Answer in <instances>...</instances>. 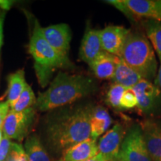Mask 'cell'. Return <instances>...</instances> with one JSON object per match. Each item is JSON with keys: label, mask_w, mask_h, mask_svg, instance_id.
Returning <instances> with one entry per match:
<instances>
[{"label": "cell", "mask_w": 161, "mask_h": 161, "mask_svg": "<svg viewBox=\"0 0 161 161\" xmlns=\"http://www.w3.org/2000/svg\"><path fill=\"white\" fill-rule=\"evenodd\" d=\"M107 3L126 15L161 21V0H110Z\"/></svg>", "instance_id": "cell-5"}, {"label": "cell", "mask_w": 161, "mask_h": 161, "mask_svg": "<svg viewBox=\"0 0 161 161\" xmlns=\"http://www.w3.org/2000/svg\"><path fill=\"white\" fill-rule=\"evenodd\" d=\"M99 30L88 29L84 34L80 47V58L90 64L103 52Z\"/></svg>", "instance_id": "cell-13"}, {"label": "cell", "mask_w": 161, "mask_h": 161, "mask_svg": "<svg viewBox=\"0 0 161 161\" xmlns=\"http://www.w3.org/2000/svg\"><path fill=\"white\" fill-rule=\"evenodd\" d=\"M5 97H7V93H6V92H5V94H4L3 96H0V102H1V101H3Z\"/></svg>", "instance_id": "cell-32"}, {"label": "cell", "mask_w": 161, "mask_h": 161, "mask_svg": "<svg viewBox=\"0 0 161 161\" xmlns=\"http://www.w3.org/2000/svg\"><path fill=\"white\" fill-rule=\"evenodd\" d=\"M10 111V105L8 102H0V129H3V124Z\"/></svg>", "instance_id": "cell-26"}, {"label": "cell", "mask_w": 161, "mask_h": 161, "mask_svg": "<svg viewBox=\"0 0 161 161\" xmlns=\"http://www.w3.org/2000/svg\"><path fill=\"white\" fill-rule=\"evenodd\" d=\"M58 161H63V160H61V159H60V160H58Z\"/></svg>", "instance_id": "cell-34"}, {"label": "cell", "mask_w": 161, "mask_h": 161, "mask_svg": "<svg viewBox=\"0 0 161 161\" xmlns=\"http://www.w3.org/2000/svg\"><path fill=\"white\" fill-rule=\"evenodd\" d=\"M146 34L151 45L155 50L159 60L161 61V23H154L148 25L146 29Z\"/></svg>", "instance_id": "cell-21"}, {"label": "cell", "mask_w": 161, "mask_h": 161, "mask_svg": "<svg viewBox=\"0 0 161 161\" xmlns=\"http://www.w3.org/2000/svg\"><path fill=\"white\" fill-rule=\"evenodd\" d=\"M118 158L122 161H152L141 128L134 127L128 133L121 145Z\"/></svg>", "instance_id": "cell-7"}, {"label": "cell", "mask_w": 161, "mask_h": 161, "mask_svg": "<svg viewBox=\"0 0 161 161\" xmlns=\"http://www.w3.org/2000/svg\"><path fill=\"white\" fill-rule=\"evenodd\" d=\"M84 161H110L105 156L103 155L101 153H98V154H96V156L92 157V158L87 159V160H84Z\"/></svg>", "instance_id": "cell-28"}, {"label": "cell", "mask_w": 161, "mask_h": 161, "mask_svg": "<svg viewBox=\"0 0 161 161\" xmlns=\"http://www.w3.org/2000/svg\"><path fill=\"white\" fill-rule=\"evenodd\" d=\"M147 149L152 161H161V125L147 120L141 127Z\"/></svg>", "instance_id": "cell-12"}, {"label": "cell", "mask_w": 161, "mask_h": 161, "mask_svg": "<svg viewBox=\"0 0 161 161\" xmlns=\"http://www.w3.org/2000/svg\"><path fill=\"white\" fill-rule=\"evenodd\" d=\"M98 154L96 140L91 138L82 141L67 148L63 152V161H84Z\"/></svg>", "instance_id": "cell-14"}, {"label": "cell", "mask_w": 161, "mask_h": 161, "mask_svg": "<svg viewBox=\"0 0 161 161\" xmlns=\"http://www.w3.org/2000/svg\"><path fill=\"white\" fill-rule=\"evenodd\" d=\"M41 30L47 43L60 55L68 57L72 38L69 25L60 23L42 28Z\"/></svg>", "instance_id": "cell-9"}, {"label": "cell", "mask_w": 161, "mask_h": 161, "mask_svg": "<svg viewBox=\"0 0 161 161\" xmlns=\"http://www.w3.org/2000/svg\"><path fill=\"white\" fill-rule=\"evenodd\" d=\"M142 79H143L142 76L120 58L112 78L114 84H119L125 89H132Z\"/></svg>", "instance_id": "cell-16"}, {"label": "cell", "mask_w": 161, "mask_h": 161, "mask_svg": "<svg viewBox=\"0 0 161 161\" xmlns=\"http://www.w3.org/2000/svg\"><path fill=\"white\" fill-rule=\"evenodd\" d=\"M11 140L4 136L0 144V161H6L11 145Z\"/></svg>", "instance_id": "cell-25"}, {"label": "cell", "mask_w": 161, "mask_h": 161, "mask_svg": "<svg viewBox=\"0 0 161 161\" xmlns=\"http://www.w3.org/2000/svg\"><path fill=\"white\" fill-rule=\"evenodd\" d=\"M120 58L143 79L149 81L155 79L158 63L154 49L146 37L130 33Z\"/></svg>", "instance_id": "cell-4"}, {"label": "cell", "mask_w": 161, "mask_h": 161, "mask_svg": "<svg viewBox=\"0 0 161 161\" xmlns=\"http://www.w3.org/2000/svg\"><path fill=\"white\" fill-rule=\"evenodd\" d=\"M13 2L7 0H0V8L3 10H9L11 8Z\"/></svg>", "instance_id": "cell-29"}, {"label": "cell", "mask_w": 161, "mask_h": 161, "mask_svg": "<svg viewBox=\"0 0 161 161\" xmlns=\"http://www.w3.org/2000/svg\"><path fill=\"white\" fill-rule=\"evenodd\" d=\"M137 98L133 89H126L120 101L121 108L131 109L137 107Z\"/></svg>", "instance_id": "cell-23"}, {"label": "cell", "mask_w": 161, "mask_h": 161, "mask_svg": "<svg viewBox=\"0 0 161 161\" xmlns=\"http://www.w3.org/2000/svg\"><path fill=\"white\" fill-rule=\"evenodd\" d=\"M24 148L30 161H51L49 155L37 136H30L26 139Z\"/></svg>", "instance_id": "cell-19"}, {"label": "cell", "mask_w": 161, "mask_h": 161, "mask_svg": "<svg viewBox=\"0 0 161 161\" xmlns=\"http://www.w3.org/2000/svg\"><path fill=\"white\" fill-rule=\"evenodd\" d=\"M5 17V11H2L0 13V50L3 46V25H4V20Z\"/></svg>", "instance_id": "cell-27"}, {"label": "cell", "mask_w": 161, "mask_h": 161, "mask_svg": "<svg viewBox=\"0 0 161 161\" xmlns=\"http://www.w3.org/2000/svg\"><path fill=\"white\" fill-rule=\"evenodd\" d=\"M36 100L37 98H35V93L29 84H26L23 92L14 106L11 107V110L16 112H19L29 109L30 108H33L32 106L35 104Z\"/></svg>", "instance_id": "cell-20"}, {"label": "cell", "mask_w": 161, "mask_h": 161, "mask_svg": "<svg viewBox=\"0 0 161 161\" xmlns=\"http://www.w3.org/2000/svg\"><path fill=\"white\" fill-rule=\"evenodd\" d=\"M154 84L156 86H158L159 89L161 90V61H160V66L158 70V73H157L156 78L154 79Z\"/></svg>", "instance_id": "cell-30"}, {"label": "cell", "mask_w": 161, "mask_h": 161, "mask_svg": "<svg viewBox=\"0 0 161 161\" xmlns=\"http://www.w3.org/2000/svg\"><path fill=\"white\" fill-rule=\"evenodd\" d=\"M119 59V57L103 52L89 66L98 79H112Z\"/></svg>", "instance_id": "cell-15"}, {"label": "cell", "mask_w": 161, "mask_h": 161, "mask_svg": "<svg viewBox=\"0 0 161 161\" xmlns=\"http://www.w3.org/2000/svg\"><path fill=\"white\" fill-rule=\"evenodd\" d=\"M97 84L89 77L60 72L49 87L39 94L35 109L46 111L66 105L95 92Z\"/></svg>", "instance_id": "cell-1"}, {"label": "cell", "mask_w": 161, "mask_h": 161, "mask_svg": "<svg viewBox=\"0 0 161 161\" xmlns=\"http://www.w3.org/2000/svg\"><path fill=\"white\" fill-rule=\"evenodd\" d=\"M8 87L6 92L7 102H8L10 108H11L19 98L27 84L25 82L24 70L19 69L11 74L8 78Z\"/></svg>", "instance_id": "cell-18"}, {"label": "cell", "mask_w": 161, "mask_h": 161, "mask_svg": "<svg viewBox=\"0 0 161 161\" xmlns=\"http://www.w3.org/2000/svg\"><path fill=\"white\" fill-rule=\"evenodd\" d=\"M3 136H4V134H3V129H0V144H1L2 141H3Z\"/></svg>", "instance_id": "cell-31"}, {"label": "cell", "mask_w": 161, "mask_h": 161, "mask_svg": "<svg viewBox=\"0 0 161 161\" xmlns=\"http://www.w3.org/2000/svg\"><path fill=\"white\" fill-rule=\"evenodd\" d=\"M35 117V108L19 112L10 110L3 124L4 136L10 140L22 141L27 135Z\"/></svg>", "instance_id": "cell-6"}, {"label": "cell", "mask_w": 161, "mask_h": 161, "mask_svg": "<svg viewBox=\"0 0 161 161\" xmlns=\"http://www.w3.org/2000/svg\"><path fill=\"white\" fill-rule=\"evenodd\" d=\"M92 113L87 107L78 108L60 116L50 124L48 140L54 149L64 151L90 138V118Z\"/></svg>", "instance_id": "cell-2"}, {"label": "cell", "mask_w": 161, "mask_h": 161, "mask_svg": "<svg viewBox=\"0 0 161 161\" xmlns=\"http://www.w3.org/2000/svg\"><path fill=\"white\" fill-rule=\"evenodd\" d=\"M41 29L40 24L35 20L29 51L35 60V69L38 82L40 86L45 87L55 69L71 67L72 62L68 57L60 55L47 43Z\"/></svg>", "instance_id": "cell-3"}, {"label": "cell", "mask_w": 161, "mask_h": 161, "mask_svg": "<svg viewBox=\"0 0 161 161\" xmlns=\"http://www.w3.org/2000/svg\"><path fill=\"white\" fill-rule=\"evenodd\" d=\"M111 161H122V160H121V159L120 158H118V157H117V158H115V159H114V160H111Z\"/></svg>", "instance_id": "cell-33"}, {"label": "cell", "mask_w": 161, "mask_h": 161, "mask_svg": "<svg viewBox=\"0 0 161 161\" xmlns=\"http://www.w3.org/2000/svg\"><path fill=\"white\" fill-rule=\"evenodd\" d=\"M24 149L23 147L16 142H11L9 154L6 161H19V154Z\"/></svg>", "instance_id": "cell-24"}, {"label": "cell", "mask_w": 161, "mask_h": 161, "mask_svg": "<svg viewBox=\"0 0 161 161\" xmlns=\"http://www.w3.org/2000/svg\"><path fill=\"white\" fill-rule=\"evenodd\" d=\"M124 135L123 127L120 124H116L101 137L98 143V153L105 156L110 161L117 158Z\"/></svg>", "instance_id": "cell-11"}, {"label": "cell", "mask_w": 161, "mask_h": 161, "mask_svg": "<svg viewBox=\"0 0 161 161\" xmlns=\"http://www.w3.org/2000/svg\"><path fill=\"white\" fill-rule=\"evenodd\" d=\"M125 88L119 84H114L110 87L107 95V101L108 103L112 108L116 109H121L120 101L124 92L125 91Z\"/></svg>", "instance_id": "cell-22"}, {"label": "cell", "mask_w": 161, "mask_h": 161, "mask_svg": "<svg viewBox=\"0 0 161 161\" xmlns=\"http://www.w3.org/2000/svg\"><path fill=\"white\" fill-rule=\"evenodd\" d=\"M132 89L137 98V108L140 111L148 114L155 109L161 92L155 84L142 79Z\"/></svg>", "instance_id": "cell-10"}, {"label": "cell", "mask_w": 161, "mask_h": 161, "mask_svg": "<svg viewBox=\"0 0 161 161\" xmlns=\"http://www.w3.org/2000/svg\"><path fill=\"white\" fill-rule=\"evenodd\" d=\"M130 33L129 29L119 25L107 26L104 29L99 30L103 51L120 58Z\"/></svg>", "instance_id": "cell-8"}, {"label": "cell", "mask_w": 161, "mask_h": 161, "mask_svg": "<svg viewBox=\"0 0 161 161\" xmlns=\"http://www.w3.org/2000/svg\"><path fill=\"white\" fill-rule=\"evenodd\" d=\"M111 124L112 119L105 108L97 107L92 110L90 118V138L97 140L98 136L108 130Z\"/></svg>", "instance_id": "cell-17"}]
</instances>
